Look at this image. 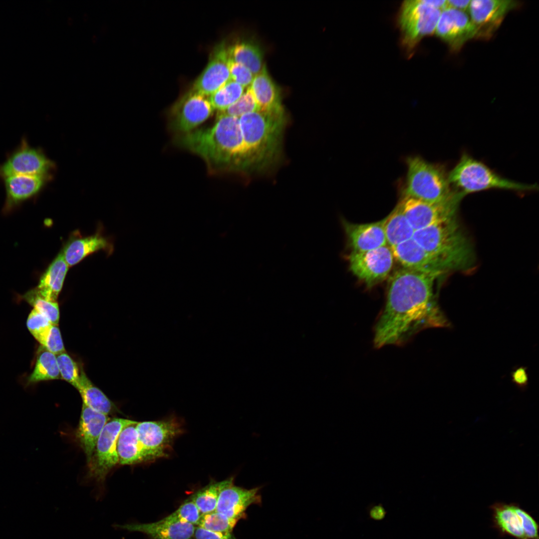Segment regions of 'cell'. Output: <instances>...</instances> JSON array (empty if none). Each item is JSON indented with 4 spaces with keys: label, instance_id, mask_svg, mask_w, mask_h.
Listing matches in <instances>:
<instances>
[{
    "label": "cell",
    "instance_id": "1",
    "mask_svg": "<svg viewBox=\"0 0 539 539\" xmlns=\"http://www.w3.org/2000/svg\"><path fill=\"white\" fill-rule=\"evenodd\" d=\"M437 277L404 268L393 274L385 306L374 327L376 348L402 345L424 328L440 323L433 299Z\"/></svg>",
    "mask_w": 539,
    "mask_h": 539
},
{
    "label": "cell",
    "instance_id": "2",
    "mask_svg": "<svg viewBox=\"0 0 539 539\" xmlns=\"http://www.w3.org/2000/svg\"><path fill=\"white\" fill-rule=\"evenodd\" d=\"M179 147L199 155L212 171H244L243 138L238 117L219 113L211 127L178 135Z\"/></svg>",
    "mask_w": 539,
    "mask_h": 539
},
{
    "label": "cell",
    "instance_id": "3",
    "mask_svg": "<svg viewBox=\"0 0 539 539\" xmlns=\"http://www.w3.org/2000/svg\"><path fill=\"white\" fill-rule=\"evenodd\" d=\"M284 121V112L258 111L240 117L239 123L244 145V171H261L275 161L280 152Z\"/></svg>",
    "mask_w": 539,
    "mask_h": 539
},
{
    "label": "cell",
    "instance_id": "4",
    "mask_svg": "<svg viewBox=\"0 0 539 539\" xmlns=\"http://www.w3.org/2000/svg\"><path fill=\"white\" fill-rule=\"evenodd\" d=\"M412 239L450 270H464L471 264L470 245L454 217L415 231Z\"/></svg>",
    "mask_w": 539,
    "mask_h": 539
},
{
    "label": "cell",
    "instance_id": "5",
    "mask_svg": "<svg viewBox=\"0 0 539 539\" xmlns=\"http://www.w3.org/2000/svg\"><path fill=\"white\" fill-rule=\"evenodd\" d=\"M406 164L403 196L438 204L459 203L463 197L452 189L442 166L417 156L407 157Z\"/></svg>",
    "mask_w": 539,
    "mask_h": 539
},
{
    "label": "cell",
    "instance_id": "6",
    "mask_svg": "<svg viewBox=\"0 0 539 539\" xmlns=\"http://www.w3.org/2000/svg\"><path fill=\"white\" fill-rule=\"evenodd\" d=\"M448 175L452 189L463 196L492 189L528 191L538 188L537 185L520 183L505 178L466 153L462 154Z\"/></svg>",
    "mask_w": 539,
    "mask_h": 539
},
{
    "label": "cell",
    "instance_id": "7",
    "mask_svg": "<svg viewBox=\"0 0 539 539\" xmlns=\"http://www.w3.org/2000/svg\"><path fill=\"white\" fill-rule=\"evenodd\" d=\"M441 12L424 0L404 1L398 18L404 46L411 50L423 37L434 33Z\"/></svg>",
    "mask_w": 539,
    "mask_h": 539
},
{
    "label": "cell",
    "instance_id": "8",
    "mask_svg": "<svg viewBox=\"0 0 539 539\" xmlns=\"http://www.w3.org/2000/svg\"><path fill=\"white\" fill-rule=\"evenodd\" d=\"M135 421L115 418L109 420L104 427L97 441L92 459L88 464L92 476L98 481L103 480L118 463L117 441L123 428L136 423Z\"/></svg>",
    "mask_w": 539,
    "mask_h": 539
},
{
    "label": "cell",
    "instance_id": "9",
    "mask_svg": "<svg viewBox=\"0 0 539 539\" xmlns=\"http://www.w3.org/2000/svg\"><path fill=\"white\" fill-rule=\"evenodd\" d=\"M136 428L143 462L166 456L170 445L181 432L179 423L171 419L137 422Z\"/></svg>",
    "mask_w": 539,
    "mask_h": 539
},
{
    "label": "cell",
    "instance_id": "10",
    "mask_svg": "<svg viewBox=\"0 0 539 539\" xmlns=\"http://www.w3.org/2000/svg\"><path fill=\"white\" fill-rule=\"evenodd\" d=\"M393 259L388 246L364 252H351L349 268L359 279L372 287L387 277L392 269Z\"/></svg>",
    "mask_w": 539,
    "mask_h": 539
},
{
    "label": "cell",
    "instance_id": "11",
    "mask_svg": "<svg viewBox=\"0 0 539 539\" xmlns=\"http://www.w3.org/2000/svg\"><path fill=\"white\" fill-rule=\"evenodd\" d=\"M213 111L206 96L191 90L173 106L170 128L179 135L190 132L209 118Z\"/></svg>",
    "mask_w": 539,
    "mask_h": 539
},
{
    "label": "cell",
    "instance_id": "12",
    "mask_svg": "<svg viewBox=\"0 0 539 539\" xmlns=\"http://www.w3.org/2000/svg\"><path fill=\"white\" fill-rule=\"evenodd\" d=\"M519 5V2L511 0H471L468 11L476 29L475 37L490 38L508 13Z\"/></svg>",
    "mask_w": 539,
    "mask_h": 539
},
{
    "label": "cell",
    "instance_id": "13",
    "mask_svg": "<svg viewBox=\"0 0 539 539\" xmlns=\"http://www.w3.org/2000/svg\"><path fill=\"white\" fill-rule=\"evenodd\" d=\"M435 33L452 51H458L476 37V29L465 11L447 8L441 11Z\"/></svg>",
    "mask_w": 539,
    "mask_h": 539
},
{
    "label": "cell",
    "instance_id": "14",
    "mask_svg": "<svg viewBox=\"0 0 539 539\" xmlns=\"http://www.w3.org/2000/svg\"><path fill=\"white\" fill-rule=\"evenodd\" d=\"M458 203L433 204L403 196L398 205L416 231L454 217Z\"/></svg>",
    "mask_w": 539,
    "mask_h": 539
},
{
    "label": "cell",
    "instance_id": "15",
    "mask_svg": "<svg viewBox=\"0 0 539 539\" xmlns=\"http://www.w3.org/2000/svg\"><path fill=\"white\" fill-rule=\"evenodd\" d=\"M391 249L394 257L404 268L437 277L450 270L442 260L425 251L413 239Z\"/></svg>",
    "mask_w": 539,
    "mask_h": 539
},
{
    "label": "cell",
    "instance_id": "16",
    "mask_svg": "<svg viewBox=\"0 0 539 539\" xmlns=\"http://www.w3.org/2000/svg\"><path fill=\"white\" fill-rule=\"evenodd\" d=\"M229 60L228 46L223 41L214 48L207 66L191 90L206 96L215 92L231 79Z\"/></svg>",
    "mask_w": 539,
    "mask_h": 539
},
{
    "label": "cell",
    "instance_id": "17",
    "mask_svg": "<svg viewBox=\"0 0 539 539\" xmlns=\"http://www.w3.org/2000/svg\"><path fill=\"white\" fill-rule=\"evenodd\" d=\"M52 162L40 150L23 147L15 152L0 166V176L48 175Z\"/></svg>",
    "mask_w": 539,
    "mask_h": 539
},
{
    "label": "cell",
    "instance_id": "18",
    "mask_svg": "<svg viewBox=\"0 0 539 539\" xmlns=\"http://www.w3.org/2000/svg\"><path fill=\"white\" fill-rule=\"evenodd\" d=\"M261 488L247 489L236 486L233 481L221 492L215 511L238 521L244 519L250 506L261 503Z\"/></svg>",
    "mask_w": 539,
    "mask_h": 539
},
{
    "label": "cell",
    "instance_id": "19",
    "mask_svg": "<svg viewBox=\"0 0 539 539\" xmlns=\"http://www.w3.org/2000/svg\"><path fill=\"white\" fill-rule=\"evenodd\" d=\"M385 218L371 223L342 224L352 252H364L388 246L384 232Z\"/></svg>",
    "mask_w": 539,
    "mask_h": 539
},
{
    "label": "cell",
    "instance_id": "20",
    "mask_svg": "<svg viewBox=\"0 0 539 539\" xmlns=\"http://www.w3.org/2000/svg\"><path fill=\"white\" fill-rule=\"evenodd\" d=\"M108 415L95 411L82 403L76 437L90 463L98 439L107 422Z\"/></svg>",
    "mask_w": 539,
    "mask_h": 539
},
{
    "label": "cell",
    "instance_id": "21",
    "mask_svg": "<svg viewBox=\"0 0 539 539\" xmlns=\"http://www.w3.org/2000/svg\"><path fill=\"white\" fill-rule=\"evenodd\" d=\"M129 532H137L147 535L149 539H191L195 525L182 522H168L162 520L147 524H127L117 525Z\"/></svg>",
    "mask_w": 539,
    "mask_h": 539
},
{
    "label": "cell",
    "instance_id": "22",
    "mask_svg": "<svg viewBox=\"0 0 539 539\" xmlns=\"http://www.w3.org/2000/svg\"><path fill=\"white\" fill-rule=\"evenodd\" d=\"M249 87L260 111L271 113L284 112L279 88L269 74L265 65L255 75Z\"/></svg>",
    "mask_w": 539,
    "mask_h": 539
},
{
    "label": "cell",
    "instance_id": "23",
    "mask_svg": "<svg viewBox=\"0 0 539 539\" xmlns=\"http://www.w3.org/2000/svg\"><path fill=\"white\" fill-rule=\"evenodd\" d=\"M48 175H13L4 178L5 205L11 208L36 194Z\"/></svg>",
    "mask_w": 539,
    "mask_h": 539
},
{
    "label": "cell",
    "instance_id": "24",
    "mask_svg": "<svg viewBox=\"0 0 539 539\" xmlns=\"http://www.w3.org/2000/svg\"><path fill=\"white\" fill-rule=\"evenodd\" d=\"M62 251L53 260L39 279L37 292L49 301H57L68 270Z\"/></svg>",
    "mask_w": 539,
    "mask_h": 539
},
{
    "label": "cell",
    "instance_id": "25",
    "mask_svg": "<svg viewBox=\"0 0 539 539\" xmlns=\"http://www.w3.org/2000/svg\"><path fill=\"white\" fill-rule=\"evenodd\" d=\"M107 240L99 235L76 239L69 242L62 251L68 267L76 265L86 256L108 248Z\"/></svg>",
    "mask_w": 539,
    "mask_h": 539
},
{
    "label": "cell",
    "instance_id": "26",
    "mask_svg": "<svg viewBox=\"0 0 539 539\" xmlns=\"http://www.w3.org/2000/svg\"><path fill=\"white\" fill-rule=\"evenodd\" d=\"M384 228L391 248L412 239L415 232L399 205L385 218Z\"/></svg>",
    "mask_w": 539,
    "mask_h": 539
},
{
    "label": "cell",
    "instance_id": "27",
    "mask_svg": "<svg viewBox=\"0 0 539 539\" xmlns=\"http://www.w3.org/2000/svg\"><path fill=\"white\" fill-rule=\"evenodd\" d=\"M137 423L123 428L118 436L116 447L121 465H133L143 462L136 428Z\"/></svg>",
    "mask_w": 539,
    "mask_h": 539
},
{
    "label": "cell",
    "instance_id": "28",
    "mask_svg": "<svg viewBox=\"0 0 539 539\" xmlns=\"http://www.w3.org/2000/svg\"><path fill=\"white\" fill-rule=\"evenodd\" d=\"M229 57L249 69L254 75L259 73L263 65V54L260 46L248 40L238 42L228 47Z\"/></svg>",
    "mask_w": 539,
    "mask_h": 539
},
{
    "label": "cell",
    "instance_id": "29",
    "mask_svg": "<svg viewBox=\"0 0 539 539\" xmlns=\"http://www.w3.org/2000/svg\"><path fill=\"white\" fill-rule=\"evenodd\" d=\"M76 389L81 395L82 403L93 410L107 415L114 411L115 407L112 402L92 383L82 369Z\"/></svg>",
    "mask_w": 539,
    "mask_h": 539
},
{
    "label": "cell",
    "instance_id": "30",
    "mask_svg": "<svg viewBox=\"0 0 539 539\" xmlns=\"http://www.w3.org/2000/svg\"><path fill=\"white\" fill-rule=\"evenodd\" d=\"M61 378L55 354L42 345L39 347L34 368L27 379L28 384Z\"/></svg>",
    "mask_w": 539,
    "mask_h": 539
},
{
    "label": "cell",
    "instance_id": "31",
    "mask_svg": "<svg viewBox=\"0 0 539 539\" xmlns=\"http://www.w3.org/2000/svg\"><path fill=\"white\" fill-rule=\"evenodd\" d=\"M234 481L233 477L226 480L210 483L191 496V500L197 506L201 514L215 511L219 497L222 490Z\"/></svg>",
    "mask_w": 539,
    "mask_h": 539
},
{
    "label": "cell",
    "instance_id": "32",
    "mask_svg": "<svg viewBox=\"0 0 539 539\" xmlns=\"http://www.w3.org/2000/svg\"><path fill=\"white\" fill-rule=\"evenodd\" d=\"M493 507L495 522L503 532L518 539H527L514 505L498 504Z\"/></svg>",
    "mask_w": 539,
    "mask_h": 539
},
{
    "label": "cell",
    "instance_id": "33",
    "mask_svg": "<svg viewBox=\"0 0 539 539\" xmlns=\"http://www.w3.org/2000/svg\"><path fill=\"white\" fill-rule=\"evenodd\" d=\"M244 90V87L231 79L211 94L209 100L214 109L222 112L237 101Z\"/></svg>",
    "mask_w": 539,
    "mask_h": 539
},
{
    "label": "cell",
    "instance_id": "34",
    "mask_svg": "<svg viewBox=\"0 0 539 539\" xmlns=\"http://www.w3.org/2000/svg\"><path fill=\"white\" fill-rule=\"evenodd\" d=\"M22 298L43 315L52 324L58 325L59 320V309L57 301H49L41 297L35 288L30 289L22 295Z\"/></svg>",
    "mask_w": 539,
    "mask_h": 539
},
{
    "label": "cell",
    "instance_id": "35",
    "mask_svg": "<svg viewBox=\"0 0 539 539\" xmlns=\"http://www.w3.org/2000/svg\"><path fill=\"white\" fill-rule=\"evenodd\" d=\"M238 521L216 511L202 514L197 525L205 530L222 533H233Z\"/></svg>",
    "mask_w": 539,
    "mask_h": 539
},
{
    "label": "cell",
    "instance_id": "36",
    "mask_svg": "<svg viewBox=\"0 0 539 539\" xmlns=\"http://www.w3.org/2000/svg\"><path fill=\"white\" fill-rule=\"evenodd\" d=\"M56 357L61 378L76 388L80 380L81 370L66 351L56 355Z\"/></svg>",
    "mask_w": 539,
    "mask_h": 539
},
{
    "label": "cell",
    "instance_id": "37",
    "mask_svg": "<svg viewBox=\"0 0 539 539\" xmlns=\"http://www.w3.org/2000/svg\"><path fill=\"white\" fill-rule=\"evenodd\" d=\"M201 513L190 499L185 501L175 511L162 520L168 522H182L198 525Z\"/></svg>",
    "mask_w": 539,
    "mask_h": 539
},
{
    "label": "cell",
    "instance_id": "38",
    "mask_svg": "<svg viewBox=\"0 0 539 539\" xmlns=\"http://www.w3.org/2000/svg\"><path fill=\"white\" fill-rule=\"evenodd\" d=\"M258 111H260V109L250 87H248L237 101L219 113L239 117L246 113Z\"/></svg>",
    "mask_w": 539,
    "mask_h": 539
},
{
    "label": "cell",
    "instance_id": "39",
    "mask_svg": "<svg viewBox=\"0 0 539 539\" xmlns=\"http://www.w3.org/2000/svg\"><path fill=\"white\" fill-rule=\"evenodd\" d=\"M26 325L30 332L41 345L52 324L46 317L33 308L28 316Z\"/></svg>",
    "mask_w": 539,
    "mask_h": 539
},
{
    "label": "cell",
    "instance_id": "40",
    "mask_svg": "<svg viewBox=\"0 0 539 539\" xmlns=\"http://www.w3.org/2000/svg\"><path fill=\"white\" fill-rule=\"evenodd\" d=\"M229 67L231 79L244 87L250 86L254 78V75L249 69L230 58Z\"/></svg>",
    "mask_w": 539,
    "mask_h": 539
},
{
    "label": "cell",
    "instance_id": "41",
    "mask_svg": "<svg viewBox=\"0 0 539 539\" xmlns=\"http://www.w3.org/2000/svg\"><path fill=\"white\" fill-rule=\"evenodd\" d=\"M41 345L55 355L66 351L58 325L51 326Z\"/></svg>",
    "mask_w": 539,
    "mask_h": 539
},
{
    "label": "cell",
    "instance_id": "42",
    "mask_svg": "<svg viewBox=\"0 0 539 539\" xmlns=\"http://www.w3.org/2000/svg\"><path fill=\"white\" fill-rule=\"evenodd\" d=\"M514 509L519 516L527 539H539L538 525L534 519L518 506L514 505Z\"/></svg>",
    "mask_w": 539,
    "mask_h": 539
},
{
    "label": "cell",
    "instance_id": "43",
    "mask_svg": "<svg viewBox=\"0 0 539 539\" xmlns=\"http://www.w3.org/2000/svg\"><path fill=\"white\" fill-rule=\"evenodd\" d=\"M194 537L195 539H237L233 533L214 532L199 527L196 528Z\"/></svg>",
    "mask_w": 539,
    "mask_h": 539
},
{
    "label": "cell",
    "instance_id": "44",
    "mask_svg": "<svg viewBox=\"0 0 539 539\" xmlns=\"http://www.w3.org/2000/svg\"><path fill=\"white\" fill-rule=\"evenodd\" d=\"M470 2L471 0H446L447 8H451L465 11L468 10Z\"/></svg>",
    "mask_w": 539,
    "mask_h": 539
}]
</instances>
